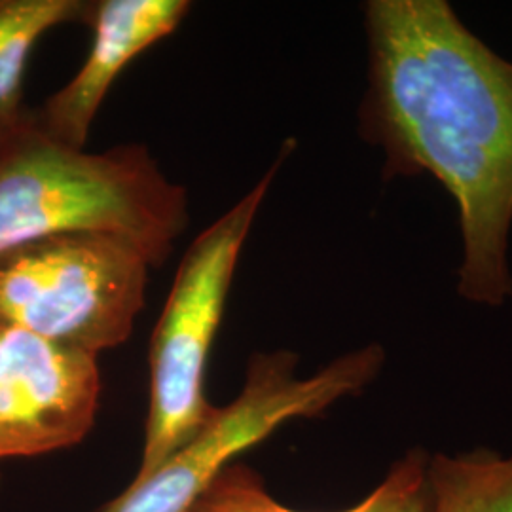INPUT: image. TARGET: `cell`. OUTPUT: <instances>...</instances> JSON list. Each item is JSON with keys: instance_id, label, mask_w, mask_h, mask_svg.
<instances>
[{"instance_id": "8992f818", "label": "cell", "mask_w": 512, "mask_h": 512, "mask_svg": "<svg viewBox=\"0 0 512 512\" xmlns=\"http://www.w3.org/2000/svg\"><path fill=\"white\" fill-rule=\"evenodd\" d=\"M101 393L97 355L0 323V461L80 444Z\"/></svg>"}, {"instance_id": "6da1fadb", "label": "cell", "mask_w": 512, "mask_h": 512, "mask_svg": "<svg viewBox=\"0 0 512 512\" xmlns=\"http://www.w3.org/2000/svg\"><path fill=\"white\" fill-rule=\"evenodd\" d=\"M368 73L357 110L382 179L439 181L458 205L463 300L512 298V63L446 0H368Z\"/></svg>"}, {"instance_id": "ba28073f", "label": "cell", "mask_w": 512, "mask_h": 512, "mask_svg": "<svg viewBox=\"0 0 512 512\" xmlns=\"http://www.w3.org/2000/svg\"><path fill=\"white\" fill-rule=\"evenodd\" d=\"M429 458L412 450L397 461L384 482L359 505L338 512H425ZM188 512H304L279 503L268 492L264 478L251 467L234 461L220 471L205 494Z\"/></svg>"}, {"instance_id": "7a4b0ae2", "label": "cell", "mask_w": 512, "mask_h": 512, "mask_svg": "<svg viewBox=\"0 0 512 512\" xmlns=\"http://www.w3.org/2000/svg\"><path fill=\"white\" fill-rule=\"evenodd\" d=\"M188 220L186 188L167 179L145 145L67 147L31 109L0 124V253L67 232H107L162 268Z\"/></svg>"}, {"instance_id": "9c48e42d", "label": "cell", "mask_w": 512, "mask_h": 512, "mask_svg": "<svg viewBox=\"0 0 512 512\" xmlns=\"http://www.w3.org/2000/svg\"><path fill=\"white\" fill-rule=\"evenodd\" d=\"M92 10L93 0H0V124L27 109V63L42 37L61 25H88Z\"/></svg>"}, {"instance_id": "3957f363", "label": "cell", "mask_w": 512, "mask_h": 512, "mask_svg": "<svg viewBox=\"0 0 512 512\" xmlns=\"http://www.w3.org/2000/svg\"><path fill=\"white\" fill-rule=\"evenodd\" d=\"M294 148V139L283 143L262 179L184 253L150 342V404L135 478L152 473L194 439L215 410L205 391L207 366L239 256L277 171Z\"/></svg>"}, {"instance_id": "277c9868", "label": "cell", "mask_w": 512, "mask_h": 512, "mask_svg": "<svg viewBox=\"0 0 512 512\" xmlns=\"http://www.w3.org/2000/svg\"><path fill=\"white\" fill-rule=\"evenodd\" d=\"M298 363V355L285 349L253 355L238 397L215 406L194 439L152 473L131 480L97 512L190 511L224 467L270 439L281 425L319 418L338 401L365 391L380 376L385 351L380 344H368L308 378L296 374Z\"/></svg>"}, {"instance_id": "30bf717a", "label": "cell", "mask_w": 512, "mask_h": 512, "mask_svg": "<svg viewBox=\"0 0 512 512\" xmlns=\"http://www.w3.org/2000/svg\"><path fill=\"white\" fill-rule=\"evenodd\" d=\"M425 512H512V456L476 448L467 454H439L427 467Z\"/></svg>"}, {"instance_id": "52a82bcc", "label": "cell", "mask_w": 512, "mask_h": 512, "mask_svg": "<svg viewBox=\"0 0 512 512\" xmlns=\"http://www.w3.org/2000/svg\"><path fill=\"white\" fill-rule=\"evenodd\" d=\"M188 0H93L92 48L78 73L40 109V128L67 147L86 150L99 109L129 63L173 35L190 14Z\"/></svg>"}, {"instance_id": "5b68a950", "label": "cell", "mask_w": 512, "mask_h": 512, "mask_svg": "<svg viewBox=\"0 0 512 512\" xmlns=\"http://www.w3.org/2000/svg\"><path fill=\"white\" fill-rule=\"evenodd\" d=\"M152 264L129 239L67 232L0 253V323L92 355L128 342Z\"/></svg>"}]
</instances>
